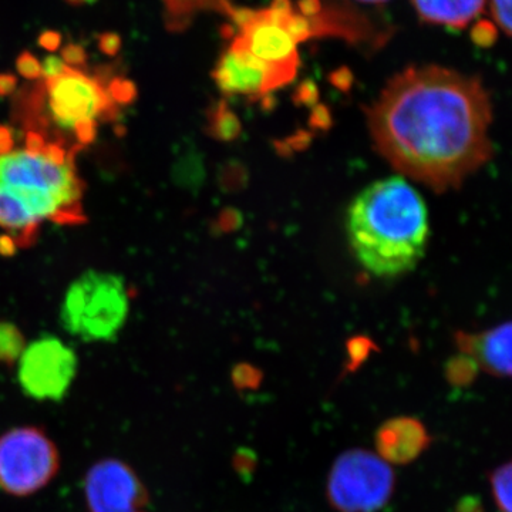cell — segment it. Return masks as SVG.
<instances>
[{
    "mask_svg": "<svg viewBox=\"0 0 512 512\" xmlns=\"http://www.w3.org/2000/svg\"><path fill=\"white\" fill-rule=\"evenodd\" d=\"M359 2L372 3V5H379V3L389 2V0H359Z\"/></svg>",
    "mask_w": 512,
    "mask_h": 512,
    "instance_id": "e575fe53",
    "label": "cell"
},
{
    "mask_svg": "<svg viewBox=\"0 0 512 512\" xmlns=\"http://www.w3.org/2000/svg\"><path fill=\"white\" fill-rule=\"evenodd\" d=\"M60 37L57 33H45L40 39V45L46 47L47 50H55L59 47Z\"/></svg>",
    "mask_w": 512,
    "mask_h": 512,
    "instance_id": "836d02e7",
    "label": "cell"
},
{
    "mask_svg": "<svg viewBox=\"0 0 512 512\" xmlns=\"http://www.w3.org/2000/svg\"><path fill=\"white\" fill-rule=\"evenodd\" d=\"M379 350L375 342L367 336H355L346 343V353H348V362L343 369L340 380L345 379L350 373H356L369 359L373 352Z\"/></svg>",
    "mask_w": 512,
    "mask_h": 512,
    "instance_id": "d6986e66",
    "label": "cell"
},
{
    "mask_svg": "<svg viewBox=\"0 0 512 512\" xmlns=\"http://www.w3.org/2000/svg\"><path fill=\"white\" fill-rule=\"evenodd\" d=\"M232 466L237 471L239 478L249 481L254 476L256 467H258V457L251 448H238L237 453L232 458Z\"/></svg>",
    "mask_w": 512,
    "mask_h": 512,
    "instance_id": "44dd1931",
    "label": "cell"
},
{
    "mask_svg": "<svg viewBox=\"0 0 512 512\" xmlns=\"http://www.w3.org/2000/svg\"><path fill=\"white\" fill-rule=\"evenodd\" d=\"M480 366L470 356L458 353L451 357L444 365V377L446 382L454 389H467L476 382Z\"/></svg>",
    "mask_w": 512,
    "mask_h": 512,
    "instance_id": "9a60e30c",
    "label": "cell"
},
{
    "mask_svg": "<svg viewBox=\"0 0 512 512\" xmlns=\"http://www.w3.org/2000/svg\"><path fill=\"white\" fill-rule=\"evenodd\" d=\"M170 9L183 8L185 10H194L204 8L208 0H167Z\"/></svg>",
    "mask_w": 512,
    "mask_h": 512,
    "instance_id": "1f68e13d",
    "label": "cell"
},
{
    "mask_svg": "<svg viewBox=\"0 0 512 512\" xmlns=\"http://www.w3.org/2000/svg\"><path fill=\"white\" fill-rule=\"evenodd\" d=\"M16 79L10 74H0V96L15 92Z\"/></svg>",
    "mask_w": 512,
    "mask_h": 512,
    "instance_id": "d6a6232c",
    "label": "cell"
},
{
    "mask_svg": "<svg viewBox=\"0 0 512 512\" xmlns=\"http://www.w3.org/2000/svg\"><path fill=\"white\" fill-rule=\"evenodd\" d=\"M13 131L8 126H0V156L13 150Z\"/></svg>",
    "mask_w": 512,
    "mask_h": 512,
    "instance_id": "f546056e",
    "label": "cell"
},
{
    "mask_svg": "<svg viewBox=\"0 0 512 512\" xmlns=\"http://www.w3.org/2000/svg\"><path fill=\"white\" fill-rule=\"evenodd\" d=\"M511 323L495 326L481 333H456V345L460 353L476 360L480 369L495 377H510Z\"/></svg>",
    "mask_w": 512,
    "mask_h": 512,
    "instance_id": "4fadbf2b",
    "label": "cell"
},
{
    "mask_svg": "<svg viewBox=\"0 0 512 512\" xmlns=\"http://www.w3.org/2000/svg\"><path fill=\"white\" fill-rule=\"evenodd\" d=\"M377 456L389 466L413 463L433 443L423 421L412 416L393 417L380 424L375 436Z\"/></svg>",
    "mask_w": 512,
    "mask_h": 512,
    "instance_id": "7c38bea8",
    "label": "cell"
},
{
    "mask_svg": "<svg viewBox=\"0 0 512 512\" xmlns=\"http://www.w3.org/2000/svg\"><path fill=\"white\" fill-rule=\"evenodd\" d=\"M100 49L106 55L114 56L120 49V39L116 35H104L100 39Z\"/></svg>",
    "mask_w": 512,
    "mask_h": 512,
    "instance_id": "f1b7e54d",
    "label": "cell"
},
{
    "mask_svg": "<svg viewBox=\"0 0 512 512\" xmlns=\"http://www.w3.org/2000/svg\"><path fill=\"white\" fill-rule=\"evenodd\" d=\"M208 133L221 141L235 140L241 133V121L227 104L220 103L214 107L210 114Z\"/></svg>",
    "mask_w": 512,
    "mask_h": 512,
    "instance_id": "2e32d148",
    "label": "cell"
},
{
    "mask_svg": "<svg viewBox=\"0 0 512 512\" xmlns=\"http://www.w3.org/2000/svg\"><path fill=\"white\" fill-rule=\"evenodd\" d=\"M62 60L72 69H82L84 64H86L87 56L82 46L70 45L64 47Z\"/></svg>",
    "mask_w": 512,
    "mask_h": 512,
    "instance_id": "4316f807",
    "label": "cell"
},
{
    "mask_svg": "<svg viewBox=\"0 0 512 512\" xmlns=\"http://www.w3.org/2000/svg\"><path fill=\"white\" fill-rule=\"evenodd\" d=\"M25 350V338L18 326L0 322V362L13 366Z\"/></svg>",
    "mask_w": 512,
    "mask_h": 512,
    "instance_id": "ac0fdd59",
    "label": "cell"
},
{
    "mask_svg": "<svg viewBox=\"0 0 512 512\" xmlns=\"http://www.w3.org/2000/svg\"><path fill=\"white\" fill-rule=\"evenodd\" d=\"M70 2H79V3H82V2H90V0H70Z\"/></svg>",
    "mask_w": 512,
    "mask_h": 512,
    "instance_id": "d590c367",
    "label": "cell"
},
{
    "mask_svg": "<svg viewBox=\"0 0 512 512\" xmlns=\"http://www.w3.org/2000/svg\"><path fill=\"white\" fill-rule=\"evenodd\" d=\"M417 15L431 25L466 28L484 10L485 0H412Z\"/></svg>",
    "mask_w": 512,
    "mask_h": 512,
    "instance_id": "5bb4252c",
    "label": "cell"
},
{
    "mask_svg": "<svg viewBox=\"0 0 512 512\" xmlns=\"http://www.w3.org/2000/svg\"><path fill=\"white\" fill-rule=\"evenodd\" d=\"M456 512H485L484 505L476 495H466L456 505Z\"/></svg>",
    "mask_w": 512,
    "mask_h": 512,
    "instance_id": "83f0119b",
    "label": "cell"
},
{
    "mask_svg": "<svg viewBox=\"0 0 512 512\" xmlns=\"http://www.w3.org/2000/svg\"><path fill=\"white\" fill-rule=\"evenodd\" d=\"M67 64L63 62L62 57L59 56H47L42 63H40V77L43 80H52L55 77H59L67 70Z\"/></svg>",
    "mask_w": 512,
    "mask_h": 512,
    "instance_id": "484cf974",
    "label": "cell"
},
{
    "mask_svg": "<svg viewBox=\"0 0 512 512\" xmlns=\"http://www.w3.org/2000/svg\"><path fill=\"white\" fill-rule=\"evenodd\" d=\"M40 89L47 120L73 137L79 128L113 120L116 114L117 104L111 100L107 87L82 69L67 67L59 77L43 80Z\"/></svg>",
    "mask_w": 512,
    "mask_h": 512,
    "instance_id": "8992f818",
    "label": "cell"
},
{
    "mask_svg": "<svg viewBox=\"0 0 512 512\" xmlns=\"http://www.w3.org/2000/svg\"><path fill=\"white\" fill-rule=\"evenodd\" d=\"M350 247L359 264L377 278L413 271L430 237L426 202L402 177L376 181L350 204L346 217Z\"/></svg>",
    "mask_w": 512,
    "mask_h": 512,
    "instance_id": "3957f363",
    "label": "cell"
},
{
    "mask_svg": "<svg viewBox=\"0 0 512 512\" xmlns=\"http://www.w3.org/2000/svg\"><path fill=\"white\" fill-rule=\"evenodd\" d=\"M231 382L238 392L258 390L264 382V373L261 369L249 363H238L231 372Z\"/></svg>",
    "mask_w": 512,
    "mask_h": 512,
    "instance_id": "ffe728a7",
    "label": "cell"
},
{
    "mask_svg": "<svg viewBox=\"0 0 512 512\" xmlns=\"http://www.w3.org/2000/svg\"><path fill=\"white\" fill-rule=\"evenodd\" d=\"M493 111L480 79L440 66H412L367 109L377 151L431 190L458 188L491 158Z\"/></svg>",
    "mask_w": 512,
    "mask_h": 512,
    "instance_id": "6da1fadb",
    "label": "cell"
},
{
    "mask_svg": "<svg viewBox=\"0 0 512 512\" xmlns=\"http://www.w3.org/2000/svg\"><path fill=\"white\" fill-rule=\"evenodd\" d=\"M128 306L123 276L90 269L67 289L60 322L84 342H114L126 325Z\"/></svg>",
    "mask_w": 512,
    "mask_h": 512,
    "instance_id": "277c9868",
    "label": "cell"
},
{
    "mask_svg": "<svg viewBox=\"0 0 512 512\" xmlns=\"http://www.w3.org/2000/svg\"><path fill=\"white\" fill-rule=\"evenodd\" d=\"M396 477L389 464L367 450L340 454L330 470L329 503L339 512H376L392 498Z\"/></svg>",
    "mask_w": 512,
    "mask_h": 512,
    "instance_id": "5b68a950",
    "label": "cell"
},
{
    "mask_svg": "<svg viewBox=\"0 0 512 512\" xmlns=\"http://www.w3.org/2000/svg\"><path fill=\"white\" fill-rule=\"evenodd\" d=\"M212 77L220 92L227 96H247L249 99H261L265 94L288 84L278 73L235 42L218 59Z\"/></svg>",
    "mask_w": 512,
    "mask_h": 512,
    "instance_id": "8fae6325",
    "label": "cell"
},
{
    "mask_svg": "<svg viewBox=\"0 0 512 512\" xmlns=\"http://www.w3.org/2000/svg\"><path fill=\"white\" fill-rule=\"evenodd\" d=\"M16 67H18L20 76H23L28 80L40 79V74H42V72H40L39 60L29 52H25L23 55H20L18 63H16Z\"/></svg>",
    "mask_w": 512,
    "mask_h": 512,
    "instance_id": "d4e9b609",
    "label": "cell"
},
{
    "mask_svg": "<svg viewBox=\"0 0 512 512\" xmlns=\"http://www.w3.org/2000/svg\"><path fill=\"white\" fill-rule=\"evenodd\" d=\"M18 251V244L10 235H0V255L12 256Z\"/></svg>",
    "mask_w": 512,
    "mask_h": 512,
    "instance_id": "4dcf8cb0",
    "label": "cell"
},
{
    "mask_svg": "<svg viewBox=\"0 0 512 512\" xmlns=\"http://www.w3.org/2000/svg\"><path fill=\"white\" fill-rule=\"evenodd\" d=\"M87 504L92 512H147L150 495L133 468L106 458L86 476Z\"/></svg>",
    "mask_w": 512,
    "mask_h": 512,
    "instance_id": "30bf717a",
    "label": "cell"
},
{
    "mask_svg": "<svg viewBox=\"0 0 512 512\" xmlns=\"http://www.w3.org/2000/svg\"><path fill=\"white\" fill-rule=\"evenodd\" d=\"M59 467V451L45 431L20 427L0 437V487L6 493H36L52 481Z\"/></svg>",
    "mask_w": 512,
    "mask_h": 512,
    "instance_id": "52a82bcc",
    "label": "cell"
},
{
    "mask_svg": "<svg viewBox=\"0 0 512 512\" xmlns=\"http://www.w3.org/2000/svg\"><path fill=\"white\" fill-rule=\"evenodd\" d=\"M494 503L500 512H512V464H501L490 474Z\"/></svg>",
    "mask_w": 512,
    "mask_h": 512,
    "instance_id": "e0dca14e",
    "label": "cell"
},
{
    "mask_svg": "<svg viewBox=\"0 0 512 512\" xmlns=\"http://www.w3.org/2000/svg\"><path fill=\"white\" fill-rule=\"evenodd\" d=\"M83 188L74 150L62 143L47 141L40 151L13 148L0 156V228L18 247H30L43 221L84 224Z\"/></svg>",
    "mask_w": 512,
    "mask_h": 512,
    "instance_id": "7a4b0ae2",
    "label": "cell"
},
{
    "mask_svg": "<svg viewBox=\"0 0 512 512\" xmlns=\"http://www.w3.org/2000/svg\"><path fill=\"white\" fill-rule=\"evenodd\" d=\"M497 37V28H495L493 23L487 22V20H480L471 30V39L480 47L493 46Z\"/></svg>",
    "mask_w": 512,
    "mask_h": 512,
    "instance_id": "cb8c5ba5",
    "label": "cell"
},
{
    "mask_svg": "<svg viewBox=\"0 0 512 512\" xmlns=\"http://www.w3.org/2000/svg\"><path fill=\"white\" fill-rule=\"evenodd\" d=\"M77 365L73 349L55 336H42L20 356V387L26 396L40 402H62L76 377Z\"/></svg>",
    "mask_w": 512,
    "mask_h": 512,
    "instance_id": "9c48e42d",
    "label": "cell"
},
{
    "mask_svg": "<svg viewBox=\"0 0 512 512\" xmlns=\"http://www.w3.org/2000/svg\"><path fill=\"white\" fill-rule=\"evenodd\" d=\"M225 12L238 26L237 36L232 42L244 47L286 83L295 80L299 69V43L286 30L278 10L272 6L265 9L235 8L229 3Z\"/></svg>",
    "mask_w": 512,
    "mask_h": 512,
    "instance_id": "ba28073f",
    "label": "cell"
},
{
    "mask_svg": "<svg viewBox=\"0 0 512 512\" xmlns=\"http://www.w3.org/2000/svg\"><path fill=\"white\" fill-rule=\"evenodd\" d=\"M491 16L505 36L511 35V0H490Z\"/></svg>",
    "mask_w": 512,
    "mask_h": 512,
    "instance_id": "7402d4cb",
    "label": "cell"
},
{
    "mask_svg": "<svg viewBox=\"0 0 512 512\" xmlns=\"http://www.w3.org/2000/svg\"><path fill=\"white\" fill-rule=\"evenodd\" d=\"M111 100L116 104L133 103L136 99L137 92L136 86L128 80L116 79L107 86Z\"/></svg>",
    "mask_w": 512,
    "mask_h": 512,
    "instance_id": "603a6c76",
    "label": "cell"
}]
</instances>
